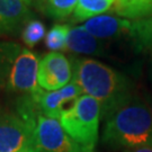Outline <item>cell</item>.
Returning <instances> with one entry per match:
<instances>
[{"instance_id":"obj_1","label":"cell","mask_w":152,"mask_h":152,"mask_svg":"<svg viewBox=\"0 0 152 152\" xmlns=\"http://www.w3.org/2000/svg\"><path fill=\"white\" fill-rule=\"evenodd\" d=\"M72 81L82 94L99 102L103 118L135 94L127 77L100 61L77 59L72 63Z\"/></svg>"},{"instance_id":"obj_2","label":"cell","mask_w":152,"mask_h":152,"mask_svg":"<svg viewBox=\"0 0 152 152\" xmlns=\"http://www.w3.org/2000/svg\"><path fill=\"white\" fill-rule=\"evenodd\" d=\"M102 141L113 150L152 145V115L143 97L136 94L105 118Z\"/></svg>"},{"instance_id":"obj_3","label":"cell","mask_w":152,"mask_h":152,"mask_svg":"<svg viewBox=\"0 0 152 152\" xmlns=\"http://www.w3.org/2000/svg\"><path fill=\"white\" fill-rule=\"evenodd\" d=\"M17 114L33 126L36 152H77L80 145L66 134L60 121L41 114L29 96L22 99Z\"/></svg>"},{"instance_id":"obj_4","label":"cell","mask_w":152,"mask_h":152,"mask_svg":"<svg viewBox=\"0 0 152 152\" xmlns=\"http://www.w3.org/2000/svg\"><path fill=\"white\" fill-rule=\"evenodd\" d=\"M102 106L91 96L81 95L60 117V123L66 134L77 144L95 150L99 136Z\"/></svg>"},{"instance_id":"obj_5","label":"cell","mask_w":152,"mask_h":152,"mask_svg":"<svg viewBox=\"0 0 152 152\" xmlns=\"http://www.w3.org/2000/svg\"><path fill=\"white\" fill-rule=\"evenodd\" d=\"M0 152H36L33 126L5 108H0Z\"/></svg>"},{"instance_id":"obj_6","label":"cell","mask_w":152,"mask_h":152,"mask_svg":"<svg viewBox=\"0 0 152 152\" xmlns=\"http://www.w3.org/2000/svg\"><path fill=\"white\" fill-rule=\"evenodd\" d=\"M81 95H83L81 89L73 81L59 90L48 91L38 87L28 94L34 107L41 114L55 120H60L61 116L72 107Z\"/></svg>"},{"instance_id":"obj_7","label":"cell","mask_w":152,"mask_h":152,"mask_svg":"<svg viewBox=\"0 0 152 152\" xmlns=\"http://www.w3.org/2000/svg\"><path fill=\"white\" fill-rule=\"evenodd\" d=\"M72 64L60 52H50L39 61L38 86L48 91L59 90L72 81Z\"/></svg>"},{"instance_id":"obj_8","label":"cell","mask_w":152,"mask_h":152,"mask_svg":"<svg viewBox=\"0 0 152 152\" xmlns=\"http://www.w3.org/2000/svg\"><path fill=\"white\" fill-rule=\"evenodd\" d=\"M39 59L27 49H22L11 66L7 88L10 91L31 94L38 88L37 73Z\"/></svg>"},{"instance_id":"obj_9","label":"cell","mask_w":152,"mask_h":152,"mask_svg":"<svg viewBox=\"0 0 152 152\" xmlns=\"http://www.w3.org/2000/svg\"><path fill=\"white\" fill-rule=\"evenodd\" d=\"M31 0H0V35L16 34L29 22Z\"/></svg>"},{"instance_id":"obj_10","label":"cell","mask_w":152,"mask_h":152,"mask_svg":"<svg viewBox=\"0 0 152 152\" xmlns=\"http://www.w3.org/2000/svg\"><path fill=\"white\" fill-rule=\"evenodd\" d=\"M83 28L92 36L99 39L120 37L122 35H130L131 20L112 15H99L88 19Z\"/></svg>"},{"instance_id":"obj_11","label":"cell","mask_w":152,"mask_h":152,"mask_svg":"<svg viewBox=\"0 0 152 152\" xmlns=\"http://www.w3.org/2000/svg\"><path fill=\"white\" fill-rule=\"evenodd\" d=\"M66 50L81 54L105 55L103 41L92 36L83 26L70 28L66 39Z\"/></svg>"},{"instance_id":"obj_12","label":"cell","mask_w":152,"mask_h":152,"mask_svg":"<svg viewBox=\"0 0 152 152\" xmlns=\"http://www.w3.org/2000/svg\"><path fill=\"white\" fill-rule=\"evenodd\" d=\"M112 9L129 20H140L152 15V0H115Z\"/></svg>"},{"instance_id":"obj_13","label":"cell","mask_w":152,"mask_h":152,"mask_svg":"<svg viewBox=\"0 0 152 152\" xmlns=\"http://www.w3.org/2000/svg\"><path fill=\"white\" fill-rule=\"evenodd\" d=\"M115 0H78L73 11V22L88 20L112 9Z\"/></svg>"},{"instance_id":"obj_14","label":"cell","mask_w":152,"mask_h":152,"mask_svg":"<svg viewBox=\"0 0 152 152\" xmlns=\"http://www.w3.org/2000/svg\"><path fill=\"white\" fill-rule=\"evenodd\" d=\"M129 36L139 51L152 48V15L140 20H131Z\"/></svg>"},{"instance_id":"obj_15","label":"cell","mask_w":152,"mask_h":152,"mask_svg":"<svg viewBox=\"0 0 152 152\" xmlns=\"http://www.w3.org/2000/svg\"><path fill=\"white\" fill-rule=\"evenodd\" d=\"M20 51L22 48L17 43L0 42V89L8 81L11 66Z\"/></svg>"},{"instance_id":"obj_16","label":"cell","mask_w":152,"mask_h":152,"mask_svg":"<svg viewBox=\"0 0 152 152\" xmlns=\"http://www.w3.org/2000/svg\"><path fill=\"white\" fill-rule=\"evenodd\" d=\"M38 4L48 16L55 19H63L75 11L78 0H41Z\"/></svg>"},{"instance_id":"obj_17","label":"cell","mask_w":152,"mask_h":152,"mask_svg":"<svg viewBox=\"0 0 152 152\" xmlns=\"http://www.w3.org/2000/svg\"><path fill=\"white\" fill-rule=\"evenodd\" d=\"M70 27L68 25H54L45 35V44L48 49L52 52L65 51L66 50V39Z\"/></svg>"},{"instance_id":"obj_18","label":"cell","mask_w":152,"mask_h":152,"mask_svg":"<svg viewBox=\"0 0 152 152\" xmlns=\"http://www.w3.org/2000/svg\"><path fill=\"white\" fill-rule=\"evenodd\" d=\"M45 36V27L39 20H29L23 29L22 38L28 46H34Z\"/></svg>"},{"instance_id":"obj_19","label":"cell","mask_w":152,"mask_h":152,"mask_svg":"<svg viewBox=\"0 0 152 152\" xmlns=\"http://www.w3.org/2000/svg\"><path fill=\"white\" fill-rule=\"evenodd\" d=\"M123 152H152V145H142V147L129 149Z\"/></svg>"},{"instance_id":"obj_20","label":"cell","mask_w":152,"mask_h":152,"mask_svg":"<svg viewBox=\"0 0 152 152\" xmlns=\"http://www.w3.org/2000/svg\"><path fill=\"white\" fill-rule=\"evenodd\" d=\"M144 100H145V103H147L148 107L150 109V112H151V115H152V94H149V92H145L144 94Z\"/></svg>"},{"instance_id":"obj_21","label":"cell","mask_w":152,"mask_h":152,"mask_svg":"<svg viewBox=\"0 0 152 152\" xmlns=\"http://www.w3.org/2000/svg\"><path fill=\"white\" fill-rule=\"evenodd\" d=\"M149 80H150L152 85V60L150 62V66H149Z\"/></svg>"},{"instance_id":"obj_22","label":"cell","mask_w":152,"mask_h":152,"mask_svg":"<svg viewBox=\"0 0 152 152\" xmlns=\"http://www.w3.org/2000/svg\"><path fill=\"white\" fill-rule=\"evenodd\" d=\"M77 152H95V150H89V149H85V148L80 147Z\"/></svg>"},{"instance_id":"obj_23","label":"cell","mask_w":152,"mask_h":152,"mask_svg":"<svg viewBox=\"0 0 152 152\" xmlns=\"http://www.w3.org/2000/svg\"><path fill=\"white\" fill-rule=\"evenodd\" d=\"M31 1H33V0H31ZM38 1H41V0H38Z\"/></svg>"}]
</instances>
